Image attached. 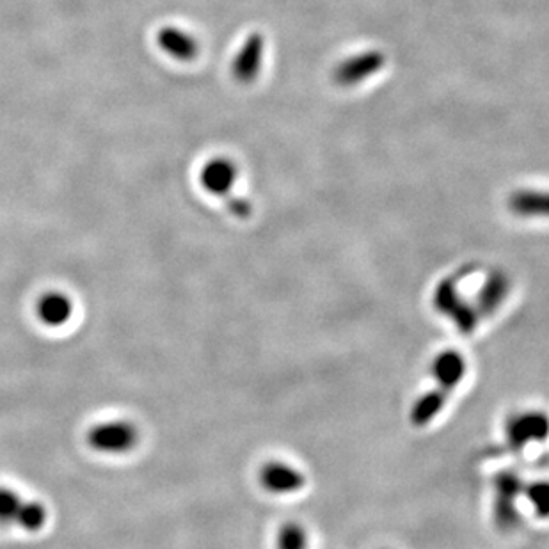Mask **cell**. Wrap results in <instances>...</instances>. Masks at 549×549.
I'll use <instances>...</instances> for the list:
<instances>
[{
	"label": "cell",
	"instance_id": "6da1fadb",
	"mask_svg": "<svg viewBox=\"0 0 549 549\" xmlns=\"http://www.w3.org/2000/svg\"><path fill=\"white\" fill-rule=\"evenodd\" d=\"M141 441V432L136 423L123 418H114L93 425L86 434V443L91 450L104 455L130 454Z\"/></svg>",
	"mask_w": 549,
	"mask_h": 549
},
{
	"label": "cell",
	"instance_id": "7a4b0ae2",
	"mask_svg": "<svg viewBox=\"0 0 549 549\" xmlns=\"http://www.w3.org/2000/svg\"><path fill=\"white\" fill-rule=\"evenodd\" d=\"M432 304L436 311L452 320L455 327L464 335L473 333L477 329L478 322L482 320L475 306L462 299L455 278H445L439 283L432 295Z\"/></svg>",
	"mask_w": 549,
	"mask_h": 549
},
{
	"label": "cell",
	"instance_id": "3957f363",
	"mask_svg": "<svg viewBox=\"0 0 549 549\" xmlns=\"http://www.w3.org/2000/svg\"><path fill=\"white\" fill-rule=\"evenodd\" d=\"M494 487V523L502 530H512L519 525L516 500L523 494L521 478L514 471H503L496 475Z\"/></svg>",
	"mask_w": 549,
	"mask_h": 549
},
{
	"label": "cell",
	"instance_id": "277c9868",
	"mask_svg": "<svg viewBox=\"0 0 549 549\" xmlns=\"http://www.w3.org/2000/svg\"><path fill=\"white\" fill-rule=\"evenodd\" d=\"M549 436L548 414L526 411L514 414L505 425V441L510 450H521L530 443H541Z\"/></svg>",
	"mask_w": 549,
	"mask_h": 549
},
{
	"label": "cell",
	"instance_id": "5b68a950",
	"mask_svg": "<svg viewBox=\"0 0 549 549\" xmlns=\"http://www.w3.org/2000/svg\"><path fill=\"white\" fill-rule=\"evenodd\" d=\"M384 64H386V57L382 52L366 50L338 64L333 73V80L342 88H352L361 84L363 80L370 79L375 73L381 72Z\"/></svg>",
	"mask_w": 549,
	"mask_h": 549
},
{
	"label": "cell",
	"instance_id": "8992f818",
	"mask_svg": "<svg viewBox=\"0 0 549 549\" xmlns=\"http://www.w3.org/2000/svg\"><path fill=\"white\" fill-rule=\"evenodd\" d=\"M258 480H260V486L272 494L297 493L306 484L301 471L281 461L265 462L258 473Z\"/></svg>",
	"mask_w": 549,
	"mask_h": 549
},
{
	"label": "cell",
	"instance_id": "52a82bcc",
	"mask_svg": "<svg viewBox=\"0 0 549 549\" xmlns=\"http://www.w3.org/2000/svg\"><path fill=\"white\" fill-rule=\"evenodd\" d=\"M34 313L45 327H63L72 320L75 313L73 299L59 290H48L36 299Z\"/></svg>",
	"mask_w": 549,
	"mask_h": 549
},
{
	"label": "cell",
	"instance_id": "ba28073f",
	"mask_svg": "<svg viewBox=\"0 0 549 549\" xmlns=\"http://www.w3.org/2000/svg\"><path fill=\"white\" fill-rule=\"evenodd\" d=\"M510 281L505 272L493 271L482 283V287L478 290L477 301H475V310H477L480 319L493 317L496 311L500 310V306L505 303V299L509 297Z\"/></svg>",
	"mask_w": 549,
	"mask_h": 549
},
{
	"label": "cell",
	"instance_id": "9c48e42d",
	"mask_svg": "<svg viewBox=\"0 0 549 549\" xmlns=\"http://www.w3.org/2000/svg\"><path fill=\"white\" fill-rule=\"evenodd\" d=\"M263 48L265 41L262 34H251L244 47L240 48L231 68L233 77L239 80L240 84H251L258 77L262 70Z\"/></svg>",
	"mask_w": 549,
	"mask_h": 549
},
{
	"label": "cell",
	"instance_id": "30bf717a",
	"mask_svg": "<svg viewBox=\"0 0 549 549\" xmlns=\"http://www.w3.org/2000/svg\"><path fill=\"white\" fill-rule=\"evenodd\" d=\"M466 370H468L466 359L462 358L457 351L441 352L434 358L432 366H430V372H432V377L438 384V388L446 393H452L461 384Z\"/></svg>",
	"mask_w": 549,
	"mask_h": 549
},
{
	"label": "cell",
	"instance_id": "8fae6325",
	"mask_svg": "<svg viewBox=\"0 0 549 549\" xmlns=\"http://www.w3.org/2000/svg\"><path fill=\"white\" fill-rule=\"evenodd\" d=\"M237 175H239V169L230 159H214L203 169L201 183L215 196H226L237 180Z\"/></svg>",
	"mask_w": 549,
	"mask_h": 549
},
{
	"label": "cell",
	"instance_id": "7c38bea8",
	"mask_svg": "<svg viewBox=\"0 0 549 549\" xmlns=\"http://www.w3.org/2000/svg\"><path fill=\"white\" fill-rule=\"evenodd\" d=\"M510 212L519 217H549V192L521 189L509 198Z\"/></svg>",
	"mask_w": 549,
	"mask_h": 549
},
{
	"label": "cell",
	"instance_id": "4fadbf2b",
	"mask_svg": "<svg viewBox=\"0 0 549 549\" xmlns=\"http://www.w3.org/2000/svg\"><path fill=\"white\" fill-rule=\"evenodd\" d=\"M159 43L160 47L164 48L169 56L175 57V59L191 61V59L198 56V41L189 36L187 32L175 29V27H168V29L160 31Z\"/></svg>",
	"mask_w": 549,
	"mask_h": 549
},
{
	"label": "cell",
	"instance_id": "5bb4252c",
	"mask_svg": "<svg viewBox=\"0 0 549 549\" xmlns=\"http://www.w3.org/2000/svg\"><path fill=\"white\" fill-rule=\"evenodd\" d=\"M448 395L450 393H446L441 388H436V390L427 391L425 395L418 398L413 404V409H411V423L414 427L429 425L443 411Z\"/></svg>",
	"mask_w": 549,
	"mask_h": 549
},
{
	"label": "cell",
	"instance_id": "9a60e30c",
	"mask_svg": "<svg viewBox=\"0 0 549 549\" xmlns=\"http://www.w3.org/2000/svg\"><path fill=\"white\" fill-rule=\"evenodd\" d=\"M47 521L48 510L43 503L36 502V500H25L15 526L22 528L29 534H36V532H40L45 528Z\"/></svg>",
	"mask_w": 549,
	"mask_h": 549
},
{
	"label": "cell",
	"instance_id": "2e32d148",
	"mask_svg": "<svg viewBox=\"0 0 549 549\" xmlns=\"http://www.w3.org/2000/svg\"><path fill=\"white\" fill-rule=\"evenodd\" d=\"M25 498L8 486H0V525H16Z\"/></svg>",
	"mask_w": 549,
	"mask_h": 549
},
{
	"label": "cell",
	"instance_id": "e0dca14e",
	"mask_svg": "<svg viewBox=\"0 0 549 549\" xmlns=\"http://www.w3.org/2000/svg\"><path fill=\"white\" fill-rule=\"evenodd\" d=\"M308 548V537L301 525L287 523L281 526L276 537V549H306Z\"/></svg>",
	"mask_w": 549,
	"mask_h": 549
},
{
	"label": "cell",
	"instance_id": "ac0fdd59",
	"mask_svg": "<svg viewBox=\"0 0 549 549\" xmlns=\"http://www.w3.org/2000/svg\"><path fill=\"white\" fill-rule=\"evenodd\" d=\"M526 498L539 518H549V482H535L525 489Z\"/></svg>",
	"mask_w": 549,
	"mask_h": 549
},
{
	"label": "cell",
	"instance_id": "d6986e66",
	"mask_svg": "<svg viewBox=\"0 0 549 549\" xmlns=\"http://www.w3.org/2000/svg\"><path fill=\"white\" fill-rule=\"evenodd\" d=\"M230 212L237 217H247L251 214V207L249 203L244 201V199H231L230 201Z\"/></svg>",
	"mask_w": 549,
	"mask_h": 549
}]
</instances>
